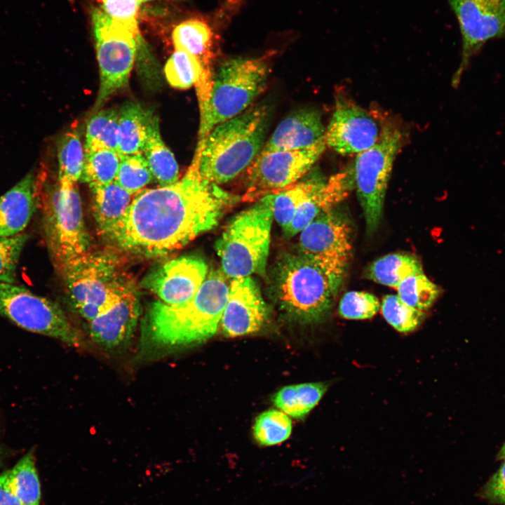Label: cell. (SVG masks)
I'll return each instance as SVG.
<instances>
[{"instance_id":"obj_43","label":"cell","mask_w":505,"mask_h":505,"mask_svg":"<svg viewBox=\"0 0 505 505\" xmlns=\"http://www.w3.org/2000/svg\"><path fill=\"white\" fill-rule=\"evenodd\" d=\"M138 1H139L140 3L141 4L142 2L147 1H151V0H138Z\"/></svg>"},{"instance_id":"obj_13","label":"cell","mask_w":505,"mask_h":505,"mask_svg":"<svg viewBox=\"0 0 505 505\" xmlns=\"http://www.w3.org/2000/svg\"><path fill=\"white\" fill-rule=\"evenodd\" d=\"M351 228L333 208L299 233V252L328 272L344 278L351 255Z\"/></svg>"},{"instance_id":"obj_28","label":"cell","mask_w":505,"mask_h":505,"mask_svg":"<svg viewBox=\"0 0 505 505\" xmlns=\"http://www.w3.org/2000/svg\"><path fill=\"white\" fill-rule=\"evenodd\" d=\"M327 389L325 382L287 386L276 393L274 403L286 415L302 419L318 404Z\"/></svg>"},{"instance_id":"obj_39","label":"cell","mask_w":505,"mask_h":505,"mask_svg":"<svg viewBox=\"0 0 505 505\" xmlns=\"http://www.w3.org/2000/svg\"><path fill=\"white\" fill-rule=\"evenodd\" d=\"M483 487V496L489 501L505 505V459Z\"/></svg>"},{"instance_id":"obj_3","label":"cell","mask_w":505,"mask_h":505,"mask_svg":"<svg viewBox=\"0 0 505 505\" xmlns=\"http://www.w3.org/2000/svg\"><path fill=\"white\" fill-rule=\"evenodd\" d=\"M271 107L261 102L216 126L202 145L201 176L217 185L246 170L261 152L267 137Z\"/></svg>"},{"instance_id":"obj_34","label":"cell","mask_w":505,"mask_h":505,"mask_svg":"<svg viewBox=\"0 0 505 505\" xmlns=\"http://www.w3.org/2000/svg\"><path fill=\"white\" fill-rule=\"evenodd\" d=\"M153 180L143 153L121 155L114 182L132 195H135Z\"/></svg>"},{"instance_id":"obj_42","label":"cell","mask_w":505,"mask_h":505,"mask_svg":"<svg viewBox=\"0 0 505 505\" xmlns=\"http://www.w3.org/2000/svg\"><path fill=\"white\" fill-rule=\"evenodd\" d=\"M4 456H5V450L3 448L2 445L0 444V466L3 463Z\"/></svg>"},{"instance_id":"obj_26","label":"cell","mask_w":505,"mask_h":505,"mask_svg":"<svg viewBox=\"0 0 505 505\" xmlns=\"http://www.w3.org/2000/svg\"><path fill=\"white\" fill-rule=\"evenodd\" d=\"M142 153L153 179L161 187L171 185L179 180L177 161L161 139L156 117L152 124Z\"/></svg>"},{"instance_id":"obj_32","label":"cell","mask_w":505,"mask_h":505,"mask_svg":"<svg viewBox=\"0 0 505 505\" xmlns=\"http://www.w3.org/2000/svg\"><path fill=\"white\" fill-rule=\"evenodd\" d=\"M292 422L285 412L269 410L260 415L253 426V436L262 446H271L286 440L290 436Z\"/></svg>"},{"instance_id":"obj_2","label":"cell","mask_w":505,"mask_h":505,"mask_svg":"<svg viewBox=\"0 0 505 505\" xmlns=\"http://www.w3.org/2000/svg\"><path fill=\"white\" fill-rule=\"evenodd\" d=\"M229 290L224 272L211 271L187 302L149 304L141 324V348L163 351L203 342L217 331Z\"/></svg>"},{"instance_id":"obj_35","label":"cell","mask_w":505,"mask_h":505,"mask_svg":"<svg viewBox=\"0 0 505 505\" xmlns=\"http://www.w3.org/2000/svg\"><path fill=\"white\" fill-rule=\"evenodd\" d=\"M382 311L385 320L400 332L415 330L425 316L424 311L408 306L396 295H388L383 298Z\"/></svg>"},{"instance_id":"obj_6","label":"cell","mask_w":505,"mask_h":505,"mask_svg":"<svg viewBox=\"0 0 505 505\" xmlns=\"http://www.w3.org/2000/svg\"><path fill=\"white\" fill-rule=\"evenodd\" d=\"M255 202L230 221L215 243L222 271L232 279L265 272L274 219L272 194Z\"/></svg>"},{"instance_id":"obj_36","label":"cell","mask_w":505,"mask_h":505,"mask_svg":"<svg viewBox=\"0 0 505 505\" xmlns=\"http://www.w3.org/2000/svg\"><path fill=\"white\" fill-rule=\"evenodd\" d=\"M28 238L25 232L0 236V282L15 283L18 261Z\"/></svg>"},{"instance_id":"obj_24","label":"cell","mask_w":505,"mask_h":505,"mask_svg":"<svg viewBox=\"0 0 505 505\" xmlns=\"http://www.w3.org/2000/svg\"><path fill=\"white\" fill-rule=\"evenodd\" d=\"M0 487L22 505H40L41 485L32 452L24 455L11 469L0 473Z\"/></svg>"},{"instance_id":"obj_14","label":"cell","mask_w":505,"mask_h":505,"mask_svg":"<svg viewBox=\"0 0 505 505\" xmlns=\"http://www.w3.org/2000/svg\"><path fill=\"white\" fill-rule=\"evenodd\" d=\"M459 24L462 59L452 85L457 88L471 58L489 40L505 37V0H448Z\"/></svg>"},{"instance_id":"obj_29","label":"cell","mask_w":505,"mask_h":505,"mask_svg":"<svg viewBox=\"0 0 505 505\" xmlns=\"http://www.w3.org/2000/svg\"><path fill=\"white\" fill-rule=\"evenodd\" d=\"M119 133V112L112 109L97 112L86 124L85 152L105 149L117 151Z\"/></svg>"},{"instance_id":"obj_20","label":"cell","mask_w":505,"mask_h":505,"mask_svg":"<svg viewBox=\"0 0 505 505\" xmlns=\"http://www.w3.org/2000/svg\"><path fill=\"white\" fill-rule=\"evenodd\" d=\"M325 132L320 112L313 109H302L280 122L261 152L309 147L322 138Z\"/></svg>"},{"instance_id":"obj_38","label":"cell","mask_w":505,"mask_h":505,"mask_svg":"<svg viewBox=\"0 0 505 505\" xmlns=\"http://www.w3.org/2000/svg\"><path fill=\"white\" fill-rule=\"evenodd\" d=\"M101 10L112 19L137 26L138 0H99Z\"/></svg>"},{"instance_id":"obj_40","label":"cell","mask_w":505,"mask_h":505,"mask_svg":"<svg viewBox=\"0 0 505 505\" xmlns=\"http://www.w3.org/2000/svg\"><path fill=\"white\" fill-rule=\"evenodd\" d=\"M0 505H22L11 493L0 487Z\"/></svg>"},{"instance_id":"obj_4","label":"cell","mask_w":505,"mask_h":505,"mask_svg":"<svg viewBox=\"0 0 505 505\" xmlns=\"http://www.w3.org/2000/svg\"><path fill=\"white\" fill-rule=\"evenodd\" d=\"M74 310L89 321L135 288L118 255L109 250H89L60 272Z\"/></svg>"},{"instance_id":"obj_25","label":"cell","mask_w":505,"mask_h":505,"mask_svg":"<svg viewBox=\"0 0 505 505\" xmlns=\"http://www.w3.org/2000/svg\"><path fill=\"white\" fill-rule=\"evenodd\" d=\"M327 179L318 172H312L302 180L272 193L274 219L284 233L289 227L301 203L322 186Z\"/></svg>"},{"instance_id":"obj_12","label":"cell","mask_w":505,"mask_h":505,"mask_svg":"<svg viewBox=\"0 0 505 505\" xmlns=\"http://www.w3.org/2000/svg\"><path fill=\"white\" fill-rule=\"evenodd\" d=\"M323 136L299 149L260 152L247 171L245 201H256L297 182L313 167L326 147Z\"/></svg>"},{"instance_id":"obj_11","label":"cell","mask_w":505,"mask_h":505,"mask_svg":"<svg viewBox=\"0 0 505 505\" xmlns=\"http://www.w3.org/2000/svg\"><path fill=\"white\" fill-rule=\"evenodd\" d=\"M0 316L25 330L69 346L84 344L82 335L58 304L15 283L0 282Z\"/></svg>"},{"instance_id":"obj_27","label":"cell","mask_w":505,"mask_h":505,"mask_svg":"<svg viewBox=\"0 0 505 505\" xmlns=\"http://www.w3.org/2000/svg\"><path fill=\"white\" fill-rule=\"evenodd\" d=\"M422 273V265L415 256L393 253L372 262L366 269L365 276L376 283L397 288L407 277Z\"/></svg>"},{"instance_id":"obj_18","label":"cell","mask_w":505,"mask_h":505,"mask_svg":"<svg viewBox=\"0 0 505 505\" xmlns=\"http://www.w3.org/2000/svg\"><path fill=\"white\" fill-rule=\"evenodd\" d=\"M141 311L139 296L133 288L105 311L88 321L91 339L107 351L123 347L133 336Z\"/></svg>"},{"instance_id":"obj_10","label":"cell","mask_w":505,"mask_h":505,"mask_svg":"<svg viewBox=\"0 0 505 505\" xmlns=\"http://www.w3.org/2000/svg\"><path fill=\"white\" fill-rule=\"evenodd\" d=\"M401 140V133L396 127L385 125L378 141L358 154L353 163L355 187L369 235L380 224L386 188Z\"/></svg>"},{"instance_id":"obj_22","label":"cell","mask_w":505,"mask_h":505,"mask_svg":"<svg viewBox=\"0 0 505 505\" xmlns=\"http://www.w3.org/2000/svg\"><path fill=\"white\" fill-rule=\"evenodd\" d=\"M90 189L93 215L99 231L106 236L124 216L133 195L115 182Z\"/></svg>"},{"instance_id":"obj_7","label":"cell","mask_w":505,"mask_h":505,"mask_svg":"<svg viewBox=\"0 0 505 505\" xmlns=\"http://www.w3.org/2000/svg\"><path fill=\"white\" fill-rule=\"evenodd\" d=\"M269 69L264 58H236L213 74L210 97L200 118L198 145L218 124L244 112L264 90Z\"/></svg>"},{"instance_id":"obj_5","label":"cell","mask_w":505,"mask_h":505,"mask_svg":"<svg viewBox=\"0 0 505 505\" xmlns=\"http://www.w3.org/2000/svg\"><path fill=\"white\" fill-rule=\"evenodd\" d=\"M343 280L299 252L287 254L278 264L277 299L292 318L306 323L319 322L330 312Z\"/></svg>"},{"instance_id":"obj_41","label":"cell","mask_w":505,"mask_h":505,"mask_svg":"<svg viewBox=\"0 0 505 505\" xmlns=\"http://www.w3.org/2000/svg\"><path fill=\"white\" fill-rule=\"evenodd\" d=\"M497 457L499 459H505V443L501 447V449L498 453Z\"/></svg>"},{"instance_id":"obj_16","label":"cell","mask_w":505,"mask_h":505,"mask_svg":"<svg viewBox=\"0 0 505 505\" xmlns=\"http://www.w3.org/2000/svg\"><path fill=\"white\" fill-rule=\"evenodd\" d=\"M381 132L364 109L341 98L325 132L326 145L341 155L359 154L372 147Z\"/></svg>"},{"instance_id":"obj_21","label":"cell","mask_w":505,"mask_h":505,"mask_svg":"<svg viewBox=\"0 0 505 505\" xmlns=\"http://www.w3.org/2000/svg\"><path fill=\"white\" fill-rule=\"evenodd\" d=\"M213 32L209 23L201 18L187 19L173 29L172 39L175 50L196 57L208 73L213 74Z\"/></svg>"},{"instance_id":"obj_17","label":"cell","mask_w":505,"mask_h":505,"mask_svg":"<svg viewBox=\"0 0 505 505\" xmlns=\"http://www.w3.org/2000/svg\"><path fill=\"white\" fill-rule=\"evenodd\" d=\"M261 291L251 276L233 278L221 318L226 336L237 337L260 330L267 318Z\"/></svg>"},{"instance_id":"obj_1","label":"cell","mask_w":505,"mask_h":505,"mask_svg":"<svg viewBox=\"0 0 505 505\" xmlns=\"http://www.w3.org/2000/svg\"><path fill=\"white\" fill-rule=\"evenodd\" d=\"M201 154L196 149L187 173L175 183L135 194L121 220L105 237L127 252L159 257L214 228L234 196L201 176Z\"/></svg>"},{"instance_id":"obj_33","label":"cell","mask_w":505,"mask_h":505,"mask_svg":"<svg viewBox=\"0 0 505 505\" xmlns=\"http://www.w3.org/2000/svg\"><path fill=\"white\" fill-rule=\"evenodd\" d=\"M396 289L397 295L404 303L423 311L432 306L440 294L438 286L424 273L407 277Z\"/></svg>"},{"instance_id":"obj_30","label":"cell","mask_w":505,"mask_h":505,"mask_svg":"<svg viewBox=\"0 0 505 505\" xmlns=\"http://www.w3.org/2000/svg\"><path fill=\"white\" fill-rule=\"evenodd\" d=\"M85 148L76 131L64 134L58 145V182L76 184L81 180L85 161Z\"/></svg>"},{"instance_id":"obj_23","label":"cell","mask_w":505,"mask_h":505,"mask_svg":"<svg viewBox=\"0 0 505 505\" xmlns=\"http://www.w3.org/2000/svg\"><path fill=\"white\" fill-rule=\"evenodd\" d=\"M156 116L140 105L129 102L119 112V145L121 155L142 153Z\"/></svg>"},{"instance_id":"obj_37","label":"cell","mask_w":505,"mask_h":505,"mask_svg":"<svg viewBox=\"0 0 505 505\" xmlns=\"http://www.w3.org/2000/svg\"><path fill=\"white\" fill-rule=\"evenodd\" d=\"M380 308L378 298L362 291H350L339 302V314L346 319H368L374 316Z\"/></svg>"},{"instance_id":"obj_8","label":"cell","mask_w":505,"mask_h":505,"mask_svg":"<svg viewBox=\"0 0 505 505\" xmlns=\"http://www.w3.org/2000/svg\"><path fill=\"white\" fill-rule=\"evenodd\" d=\"M41 196L47 244L54 264L61 272L71 262L90 250L81 197L76 184L59 182Z\"/></svg>"},{"instance_id":"obj_15","label":"cell","mask_w":505,"mask_h":505,"mask_svg":"<svg viewBox=\"0 0 505 505\" xmlns=\"http://www.w3.org/2000/svg\"><path fill=\"white\" fill-rule=\"evenodd\" d=\"M207 276L208 266L203 259L184 255L151 270L143 279L142 285L163 303L178 305L194 296Z\"/></svg>"},{"instance_id":"obj_31","label":"cell","mask_w":505,"mask_h":505,"mask_svg":"<svg viewBox=\"0 0 505 505\" xmlns=\"http://www.w3.org/2000/svg\"><path fill=\"white\" fill-rule=\"evenodd\" d=\"M121 154L113 149H100L86 152L81 180L90 188L107 184L114 181Z\"/></svg>"},{"instance_id":"obj_9","label":"cell","mask_w":505,"mask_h":505,"mask_svg":"<svg viewBox=\"0 0 505 505\" xmlns=\"http://www.w3.org/2000/svg\"><path fill=\"white\" fill-rule=\"evenodd\" d=\"M92 21L100 70V87L94 107L97 110L125 86L137 51V26L115 20L101 9L93 12Z\"/></svg>"},{"instance_id":"obj_19","label":"cell","mask_w":505,"mask_h":505,"mask_svg":"<svg viewBox=\"0 0 505 505\" xmlns=\"http://www.w3.org/2000/svg\"><path fill=\"white\" fill-rule=\"evenodd\" d=\"M39 185L36 175L30 172L0 196V236L24 231L39 205Z\"/></svg>"}]
</instances>
